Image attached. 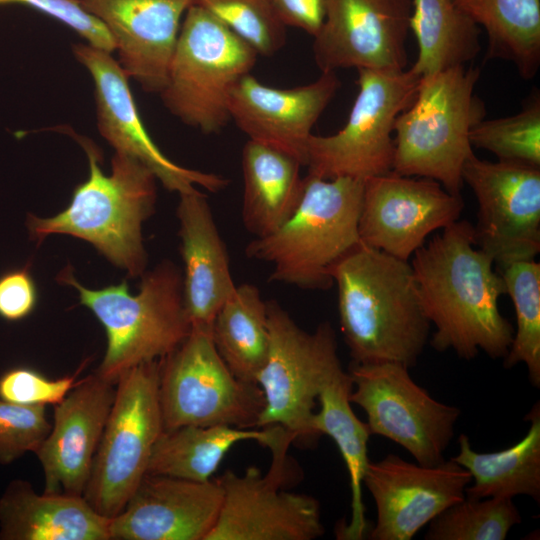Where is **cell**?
<instances>
[{
	"label": "cell",
	"instance_id": "28",
	"mask_svg": "<svg viewBox=\"0 0 540 540\" xmlns=\"http://www.w3.org/2000/svg\"><path fill=\"white\" fill-rule=\"evenodd\" d=\"M283 430L280 426L253 430L226 425H188L163 430L152 449L146 474L205 482L212 479L236 443L254 440L270 448Z\"/></svg>",
	"mask_w": 540,
	"mask_h": 540
},
{
	"label": "cell",
	"instance_id": "32",
	"mask_svg": "<svg viewBox=\"0 0 540 540\" xmlns=\"http://www.w3.org/2000/svg\"><path fill=\"white\" fill-rule=\"evenodd\" d=\"M516 313V330L504 368L525 364L534 387H540V264L522 260L499 268Z\"/></svg>",
	"mask_w": 540,
	"mask_h": 540
},
{
	"label": "cell",
	"instance_id": "39",
	"mask_svg": "<svg viewBox=\"0 0 540 540\" xmlns=\"http://www.w3.org/2000/svg\"><path fill=\"white\" fill-rule=\"evenodd\" d=\"M38 303V289L27 267L0 275V317L9 322L27 318Z\"/></svg>",
	"mask_w": 540,
	"mask_h": 540
},
{
	"label": "cell",
	"instance_id": "30",
	"mask_svg": "<svg viewBox=\"0 0 540 540\" xmlns=\"http://www.w3.org/2000/svg\"><path fill=\"white\" fill-rule=\"evenodd\" d=\"M487 35V58L533 78L540 66V0H452Z\"/></svg>",
	"mask_w": 540,
	"mask_h": 540
},
{
	"label": "cell",
	"instance_id": "22",
	"mask_svg": "<svg viewBox=\"0 0 540 540\" xmlns=\"http://www.w3.org/2000/svg\"><path fill=\"white\" fill-rule=\"evenodd\" d=\"M111 35L118 62L144 91L160 93L181 24L194 0H80Z\"/></svg>",
	"mask_w": 540,
	"mask_h": 540
},
{
	"label": "cell",
	"instance_id": "26",
	"mask_svg": "<svg viewBox=\"0 0 540 540\" xmlns=\"http://www.w3.org/2000/svg\"><path fill=\"white\" fill-rule=\"evenodd\" d=\"M302 164L265 144L248 140L242 151V222L254 238L267 236L295 212L304 192Z\"/></svg>",
	"mask_w": 540,
	"mask_h": 540
},
{
	"label": "cell",
	"instance_id": "23",
	"mask_svg": "<svg viewBox=\"0 0 540 540\" xmlns=\"http://www.w3.org/2000/svg\"><path fill=\"white\" fill-rule=\"evenodd\" d=\"M206 198L199 188L179 194L176 215L186 313L191 327L211 330L217 312L237 285L226 245Z\"/></svg>",
	"mask_w": 540,
	"mask_h": 540
},
{
	"label": "cell",
	"instance_id": "5",
	"mask_svg": "<svg viewBox=\"0 0 540 540\" xmlns=\"http://www.w3.org/2000/svg\"><path fill=\"white\" fill-rule=\"evenodd\" d=\"M304 192L292 216L271 234L253 238L248 258L269 263V281L301 289L333 285L332 267L360 242L358 221L364 181L304 177Z\"/></svg>",
	"mask_w": 540,
	"mask_h": 540
},
{
	"label": "cell",
	"instance_id": "14",
	"mask_svg": "<svg viewBox=\"0 0 540 540\" xmlns=\"http://www.w3.org/2000/svg\"><path fill=\"white\" fill-rule=\"evenodd\" d=\"M461 177L478 203L475 245L498 268L534 259L540 251V167L481 160L473 153Z\"/></svg>",
	"mask_w": 540,
	"mask_h": 540
},
{
	"label": "cell",
	"instance_id": "40",
	"mask_svg": "<svg viewBox=\"0 0 540 540\" xmlns=\"http://www.w3.org/2000/svg\"><path fill=\"white\" fill-rule=\"evenodd\" d=\"M286 27L300 29L314 37L320 30L327 0H270Z\"/></svg>",
	"mask_w": 540,
	"mask_h": 540
},
{
	"label": "cell",
	"instance_id": "17",
	"mask_svg": "<svg viewBox=\"0 0 540 540\" xmlns=\"http://www.w3.org/2000/svg\"><path fill=\"white\" fill-rule=\"evenodd\" d=\"M411 11V0H327L313 37L316 65L321 72L406 69Z\"/></svg>",
	"mask_w": 540,
	"mask_h": 540
},
{
	"label": "cell",
	"instance_id": "36",
	"mask_svg": "<svg viewBox=\"0 0 540 540\" xmlns=\"http://www.w3.org/2000/svg\"><path fill=\"white\" fill-rule=\"evenodd\" d=\"M50 429L46 406L0 399V464H11L27 452L35 453Z\"/></svg>",
	"mask_w": 540,
	"mask_h": 540
},
{
	"label": "cell",
	"instance_id": "11",
	"mask_svg": "<svg viewBox=\"0 0 540 540\" xmlns=\"http://www.w3.org/2000/svg\"><path fill=\"white\" fill-rule=\"evenodd\" d=\"M159 400L164 430L182 426L257 427L265 401L257 384L243 382L219 355L211 330L191 327L160 359Z\"/></svg>",
	"mask_w": 540,
	"mask_h": 540
},
{
	"label": "cell",
	"instance_id": "4",
	"mask_svg": "<svg viewBox=\"0 0 540 540\" xmlns=\"http://www.w3.org/2000/svg\"><path fill=\"white\" fill-rule=\"evenodd\" d=\"M57 280L76 289L80 303L102 324L107 346L96 374L111 383L135 366L164 358L191 331L182 273L169 260L145 271L136 294L130 293L126 280L98 290L86 288L70 266Z\"/></svg>",
	"mask_w": 540,
	"mask_h": 540
},
{
	"label": "cell",
	"instance_id": "24",
	"mask_svg": "<svg viewBox=\"0 0 540 540\" xmlns=\"http://www.w3.org/2000/svg\"><path fill=\"white\" fill-rule=\"evenodd\" d=\"M110 521L83 496L38 494L22 479L0 497V540H110Z\"/></svg>",
	"mask_w": 540,
	"mask_h": 540
},
{
	"label": "cell",
	"instance_id": "31",
	"mask_svg": "<svg viewBox=\"0 0 540 540\" xmlns=\"http://www.w3.org/2000/svg\"><path fill=\"white\" fill-rule=\"evenodd\" d=\"M410 30L418 56L410 68L423 77L466 65L479 53V26L452 0H413Z\"/></svg>",
	"mask_w": 540,
	"mask_h": 540
},
{
	"label": "cell",
	"instance_id": "10",
	"mask_svg": "<svg viewBox=\"0 0 540 540\" xmlns=\"http://www.w3.org/2000/svg\"><path fill=\"white\" fill-rule=\"evenodd\" d=\"M269 351L257 384L264 409L257 427L280 426L295 440L318 439L311 427L323 383L340 368L338 345L329 322L307 332L275 300L267 301Z\"/></svg>",
	"mask_w": 540,
	"mask_h": 540
},
{
	"label": "cell",
	"instance_id": "9",
	"mask_svg": "<svg viewBox=\"0 0 540 540\" xmlns=\"http://www.w3.org/2000/svg\"><path fill=\"white\" fill-rule=\"evenodd\" d=\"M357 72L358 93L344 127L308 141V175L365 181L392 171L395 122L413 101L420 77L411 69Z\"/></svg>",
	"mask_w": 540,
	"mask_h": 540
},
{
	"label": "cell",
	"instance_id": "12",
	"mask_svg": "<svg viewBox=\"0 0 540 540\" xmlns=\"http://www.w3.org/2000/svg\"><path fill=\"white\" fill-rule=\"evenodd\" d=\"M351 403L367 416L371 435L383 436L408 451L417 463L443 462L460 409L434 399L396 362H351Z\"/></svg>",
	"mask_w": 540,
	"mask_h": 540
},
{
	"label": "cell",
	"instance_id": "7",
	"mask_svg": "<svg viewBox=\"0 0 540 540\" xmlns=\"http://www.w3.org/2000/svg\"><path fill=\"white\" fill-rule=\"evenodd\" d=\"M257 56L216 17L192 4L181 24L161 99L185 125L207 135L219 133L231 120L230 94L253 69Z\"/></svg>",
	"mask_w": 540,
	"mask_h": 540
},
{
	"label": "cell",
	"instance_id": "13",
	"mask_svg": "<svg viewBox=\"0 0 540 540\" xmlns=\"http://www.w3.org/2000/svg\"><path fill=\"white\" fill-rule=\"evenodd\" d=\"M294 441L285 431L275 442L266 474L250 466L243 474L226 470L216 478L222 505L206 540H313L324 534L319 501L281 488Z\"/></svg>",
	"mask_w": 540,
	"mask_h": 540
},
{
	"label": "cell",
	"instance_id": "2",
	"mask_svg": "<svg viewBox=\"0 0 540 540\" xmlns=\"http://www.w3.org/2000/svg\"><path fill=\"white\" fill-rule=\"evenodd\" d=\"M330 276L352 362L415 366L431 324L411 264L359 243L332 267Z\"/></svg>",
	"mask_w": 540,
	"mask_h": 540
},
{
	"label": "cell",
	"instance_id": "34",
	"mask_svg": "<svg viewBox=\"0 0 540 540\" xmlns=\"http://www.w3.org/2000/svg\"><path fill=\"white\" fill-rule=\"evenodd\" d=\"M469 140L472 147L491 152L499 161L540 167L539 93L514 115L479 121Z\"/></svg>",
	"mask_w": 540,
	"mask_h": 540
},
{
	"label": "cell",
	"instance_id": "38",
	"mask_svg": "<svg viewBox=\"0 0 540 540\" xmlns=\"http://www.w3.org/2000/svg\"><path fill=\"white\" fill-rule=\"evenodd\" d=\"M0 4L30 7L71 28L86 43L109 53L115 51L109 32L97 18L82 7L80 0H0Z\"/></svg>",
	"mask_w": 540,
	"mask_h": 540
},
{
	"label": "cell",
	"instance_id": "8",
	"mask_svg": "<svg viewBox=\"0 0 540 540\" xmlns=\"http://www.w3.org/2000/svg\"><path fill=\"white\" fill-rule=\"evenodd\" d=\"M160 360L140 364L116 381L90 477L83 493L101 515L113 518L147 473L152 449L164 430L159 400Z\"/></svg>",
	"mask_w": 540,
	"mask_h": 540
},
{
	"label": "cell",
	"instance_id": "33",
	"mask_svg": "<svg viewBox=\"0 0 540 540\" xmlns=\"http://www.w3.org/2000/svg\"><path fill=\"white\" fill-rule=\"evenodd\" d=\"M522 518L512 499L466 497L436 516L426 540H504Z\"/></svg>",
	"mask_w": 540,
	"mask_h": 540
},
{
	"label": "cell",
	"instance_id": "6",
	"mask_svg": "<svg viewBox=\"0 0 540 540\" xmlns=\"http://www.w3.org/2000/svg\"><path fill=\"white\" fill-rule=\"evenodd\" d=\"M479 77L478 67L466 65L420 77L413 101L395 122L392 171L460 194L463 165L474 153L469 134L485 117L474 93Z\"/></svg>",
	"mask_w": 540,
	"mask_h": 540
},
{
	"label": "cell",
	"instance_id": "21",
	"mask_svg": "<svg viewBox=\"0 0 540 540\" xmlns=\"http://www.w3.org/2000/svg\"><path fill=\"white\" fill-rule=\"evenodd\" d=\"M114 385L96 373L89 375L55 405L51 429L35 452L44 493L83 496L114 400Z\"/></svg>",
	"mask_w": 540,
	"mask_h": 540
},
{
	"label": "cell",
	"instance_id": "16",
	"mask_svg": "<svg viewBox=\"0 0 540 540\" xmlns=\"http://www.w3.org/2000/svg\"><path fill=\"white\" fill-rule=\"evenodd\" d=\"M72 51L91 75L97 127L115 152L139 160L164 188L178 195L198 188L218 192L228 186L226 177L178 165L159 149L142 122L129 87V77L112 53L88 43L74 44Z\"/></svg>",
	"mask_w": 540,
	"mask_h": 540
},
{
	"label": "cell",
	"instance_id": "25",
	"mask_svg": "<svg viewBox=\"0 0 540 540\" xmlns=\"http://www.w3.org/2000/svg\"><path fill=\"white\" fill-rule=\"evenodd\" d=\"M353 388L348 371L342 366L323 383L317 400L311 427L317 436L327 435L336 444L346 465L351 489V517L336 529L337 539L362 540L368 537L370 523L365 517L362 486L370 463L368 441L370 431L351 407L350 393Z\"/></svg>",
	"mask_w": 540,
	"mask_h": 540
},
{
	"label": "cell",
	"instance_id": "3",
	"mask_svg": "<svg viewBox=\"0 0 540 540\" xmlns=\"http://www.w3.org/2000/svg\"><path fill=\"white\" fill-rule=\"evenodd\" d=\"M75 138L87 155L88 178L75 187L70 204L60 213L46 218L29 213V237L38 242L54 234L82 239L129 276L141 277L147 267L142 229L155 211L157 179L139 160L119 152L106 175L94 143Z\"/></svg>",
	"mask_w": 540,
	"mask_h": 540
},
{
	"label": "cell",
	"instance_id": "15",
	"mask_svg": "<svg viewBox=\"0 0 540 540\" xmlns=\"http://www.w3.org/2000/svg\"><path fill=\"white\" fill-rule=\"evenodd\" d=\"M463 208L461 195L435 180L394 171L371 177L364 181L360 242L408 261L432 232L456 222Z\"/></svg>",
	"mask_w": 540,
	"mask_h": 540
},
{
	"label": "cell",
	"instance_id": "35",
	"mask_svg": "<svg viewBox=\"0 0 540 540\" xmlns=\"http://www.w3.org/2000/svg\"><path fill=\"white\" fill-rule=\"evenodd\" d=\"M246 42L258 55L271 56L286 43L287 27L270 0H194Z\"/></svg>",
	"mask_w": 540,
	"mask_h": 540
},
{
	"label": "cell",
	"instance_id": "18",
	"mask_svg": "<svg viewBox=\"0 0 540 540\" xmlns=\"http://www.w3.org/2000/svg\"><path fill=\"white\" fill-rule=\"evenodd\" d=\"M469 472L452 459L425 466L395 454L368 465L363 485L376 506L372 540H410L448 507L465 498Z\"/></svg>",
	"mask_w": 540,
	"mask_h": 540
},
{
	"label": "cell",
	"instance_id": "20",
	"mask_svg": "<svg viewBox=\"0 0 540 540\" xmlns=\"http://www.w3.org/2000/svg\"><path fill=\"white\" fill-rule=\"evenodd\" d=\"M222 498L217 479L146 474L124 509L111 518L110 540H206Z\"/></svg>",
	"mask_w": 540,
	"mask_h": 540
},
{
	"label": "cell",
	"instance_id": "37",
	"mask_svg": "<svg viewBox=\"0 0 540 540\" xmlns=\"http://www.w3.org/2000/svg\"><path fill=\"white\" fill-rule=\"evenodd\" d=\"M77 374L50 379L30 367H13L0 376V399L19 405H57L77 384Z\"/></svg>",
	"mask_w": 540,
	"mask_h": 540
},
{
	"label": "cell",
	"instance_id": "27",
	"mask_svg": "<svg viewBox=\"0 0 540 540\" xmlns=\"http://www.w3.org/2000/svg\"><path fill=\"white\" fill-rule=\"evenodd\" d=\"M530 427L514 445L496 452L473 450L469 437H458L459 453L451 459L465 468L473 481L465 496L513 499L529 496L540 502V405L535 403L525 417Z\"/></svg>",
	"mask_w": 540,
	"mask_h": 540
},
{
	"label": "cell",
	"instance_id": "1",
	"mask_svg": "<svg viewBox=\"0 0 540 540\" xmlns=\"http://www.w3.org/2000/svg\"><path fill=\"white\" fill-rule=\"evenodd\" d=\"M423 312L435 326L431 346L471 360L504 358L514 329L498 307L506 294L491 256L476 247L473 225L456 221L421 246L411 261Z\"/></svg>",
	"mask_w": 540,
	"mask_h": 540
},
{
	"label": "cell",
	"instance_id": "29",
	"mask_svg": "<svg viewBox=\"0 0 540 540\" xmlns=\"http://www.w3.org/2000/svg\"><path fill=\"white\" fill-rule=\"evenodd\" d=\"M211 337L234 376L243 382L257 384L268 356L270 336L267 301L255 285H237L217 312Z\"/></svg>",
	"mask_w": 540,
	"mask_h": 540
},
{
	"label": "cell",
	"instance_id": "19",
	"mask_svg": "<svg viewBox=\"0 0 540 540\" xmlns=\"http://www.w3.org/2000/svg\"><path fill=\"white\" fill-rule=\"evenodd\" d=\"M340 87L336 72L295 88H275L250 73L233 88L230 119L248 137L278 149L306 165L312 129Z\"/></svg>",
	"mask_w": 540,
	"mask_h": 540
}]
</instances>
